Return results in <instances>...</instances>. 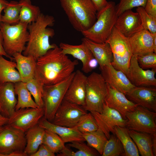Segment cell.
Masks as SVG:
<instances>
[{
	"instance_id": "b9f144b4",
	"label": "cell",
	"mask_w": 156,
	"mask_h": 156,
	"mask_svg": "<svg viewBox=\"0 0 156 156\" xmlns=\"http://www.w3.org/2000/svg\"><path fill=\"white\" fill-rule=\"evenodd\" d=\"M55 154L46 146L42 144L40 146L38 150L30 155V156H55Z\"/></svg>"
},
{
	"instance_id": "f35d334b",
	"label": "cell",
	"mask_w": 156,
	"mask_h": 156,
	"mask_svg": "<svg viewBox=\"0 0 156 156\" xmlns=\"http://www.w3.org/2000/svg\"><path fill=\"white\" fill-rule=\"evenodd\" d=\"M136 11L140 15L144 29L152 34L156 33V19L148 14L144 7H137Z\"/></svg>"
},
{
	"instance_id": "f907efd6",
	"label": "cell",
	"mask_w": 156,
	"mask_h": 156,
	"mask_svg": "<svg viewBox=\"0 0 156 156\" xmlns=\"http://www.w3.org/2000/svg\"><path fill=\"white\" fill-rule=\"evenodd\" d=\"M154 53H156V33L153 34Z\"/></svg>"
},
{
	"instance_id": "681fc988",
	"label": "cell",
	"mask_w": 156,
	"mask_h": 156,
	"mask_svg": "<svg viewBox=\"0 0 156 156\" xmlns=\"http://www.w3.org/2000/svg\"><path fill=\"white\" fill-rule=\"evenodd\" d=\"M9 118L2 115L0 112V127L3 126L7 124Z\"/></svg>"
},
{
	"instance_id": "8992f818",
	"label": "cell",
	"mask_w": 156,
	"mask_h": 156,
	"mask_svg": "<svg viewBox=\"0 0 156 156\" xmlns=\"http://www.w3.org/2000/svg\"><path fill=\"white\" fill-rule=\"evenodd\" d=\"M28 24L19 22L11 25L3 23L0 24V30L3 38V47L9 56L22 53L25 50L29 38Z\"/></svg>"
},
{
	"instance_id": "8d00e7d4",
	"label": "cell",
	"mask_w": 156,
	"mask_h": 156,
	"mask_svg": "<svg viewBox=\"0 0 156 156\" xmlns=\"http://www.w3.org/2000/svg\"><path fill=\"white\" fill-rule=\"evenodd\" d=\"M34 98V101L39 108L43 107V86L35 78L24 83Z\"/></svg>"
},
{
	"instance_id": "c3c4849f",
	"label": "cell",
	"mask_w": 156,
	"mask_h": 156,
	"mask_svg": "<svg viewBox=\"0 0 156 156\" xmlns=\"http://www.w3.org/2000/svg\"><path fill=\"white\" fill-rule=\"evenodd\" d=\"M152 134V149L154 156L156 155V133Z\"/></svg>"
},
{
	"instance_id": "83f0119b",
	"label": "cell",
	"mask_w": 156,
	"mask_h": 156,
	"mask_svg": "<svg viewBox=\"0 0 156 156\" xmlns=\"http://www.w3.org/2000/svg\"><path fill=\"white\" fill-rule=\"evenodd\" d=\"M16 63L5 59L0 55V83L21 81L20 75L16 69Z\"/></svg>"
},
{
	"instance_id": "1f68e13d",
	"label": "cell",
	"mask_w": 156,
	"mask_h": 156,
	"mask_svg": "<svg viewBox=\"0 0 156 156\" xmlns=\"http://www.w3.org/2000/svg\"><path fill=\"white\" fill-rule=\"evenodd\" d=\"M19 22L29 24L36 21L41 13L39 8L31 4L30 0H21Z\"/></svg>"
},
{
	"instance_id": "4fadbf2b",
	"label": "cell",
	"mask_w": 156,
	"mask_h": 156,
	"mask_svg": "<svg viewBox=\"0 0 156 156\" xmlns=\"http://www.w3.org/2000/svg\"><path fill=\"white\" fill-rule=\"evenodd\" d=\"M90 112L94 117L99 128L102 131L108 139L110 137V133L114 134L115 126L126 127L127 119L123 118L118 111L109 107L105 103L101 112Z\"/></svg>"
},
{
	"instance_id": "e575fe53",
	"label": "cell",
	"mask_w": 156,
	"mask_h": 156,
	"mask_svg": "<svg viewBox=\"0 0 156 156\" xmlns=\"http://www.w3.org/2000/svg\"><path fill=\"white\" fill-rule=\"evenodd\" d=\"M65 143L55 133L45 129L42 144L54 153H59L65 147Z\"/></svg>"
},
{
	"instance_id": "f546056e",
	"label": "cell",
	"mask_w": 156,
	"mask_h": 156,
	"mask_svg": "<svg viewBox=\"0 0 156 156\" xmlns=\"http://www.w3.org/2000/svg\"><path fill=\"white\" fill-rule=\"evenodd\" d=\"M14 86L15 94L18 96L15 110L27 107L39 108L32 99L31 95L24 83L22 81L16 82L14 83Z\"/></svg>"
},
{
	"instance_id": "7a4b0ae2",
	"label": "cell",
	"mask_w": 156,
	"mask_h": 156,
	"mask_svg": "<svg viewBox=\"0 0 156 156\" xmlns=\"http://www.w3.org/2000/svg\"><path fill=\"white\" fill-rule=\"evenodd\" d=\"M55 20L52 16L41 13L37 20L27 26L29 38L22 54L32 56L36 60L49 50L57 46L50 44V38L55 35V31L48 26L53 25Z\"/></svg>"
},
{
	"instance_id": "d4e9b609",
	"label": "cell",
	"mask_w": 156,
	"mask_h": 156,
	"mask_svg": "<svg viewBox=\"0 0 156 156\" xmlns=\"http://www.w3.org/2000/svg\"><path fill=\"white\" fill-rule=\"evenodd\" d=\"M16 63L21 81L25 83L35 77L36 60L32 56H25L17 53L12 56Z\"/></svg>"
},
{
	"instance_id": "7402d4cb",
	"label": "cell",
	"mask_w": 156,
	"mask_h": 156,
	"mask_svg": "<svg viewBox=\"0 0 156 156\" xmlns=\"http://www.w3.org/2000/svg\"><path fill=\"white\" fill-rule=\"evenodd\" d=\"M38 124L45 129L51 131L57 134L64 142L85 141L82 133L74 127H66L54 124L48 121L43 116Z\"/></svg>"
},
{
	"instance_id": "d590c367",
	"label": "cell",
	"mask_w": 156,
	"mask_h": 156,
	"mask_svg": "<svg viewBox=\"0 0 156 156\" xmlns=\"http://www.w3.org/2000/svg\"><path fill=\"white\" fill-rule=\"evenodd\" d=\"M124 153L120 141L115 135L112 134L106 142L101 156H123Z\"/></svg>"
},
{
	"instance_id": "d6a6232c",
	"label": "cell",
	"mask_w": 156,
	"mask_h": 156,
	"mask_svg": "<svg viewBox=\"0 0 156 156\" xmlns=\"http://www.w3.org/2000/svg\"><path fill=\"white\" fill-rule=\"evenodd\" d=\"M82 133L88 145L102 155L105 144L108 140L102 131L99 128L96 131Z\"/></svg>"
},
{
	"instance_id": "6da1fadb",
	"label": "cell",
	"mask_w": 156,
	"mask_h": 156,
	"mask_svg": "<svg viewBox=\"0 0 156 156\" xmlns=\"http://www.w3.org/2000/svg\"><path fill=\"white\" fill-rule=\"evenodd\" d=\"M78 64L57 46L37 60L34 78L43 86L54 84L69 77Z\"/></svg>"
},
{
	"instance_id": "ba28073f",
	"label": "cell",
	"mask_w": 156,
	"mask_h": 156,
	"mask_svg": "<svg viewBox=\"0 0 156 156\" xmlns=\"http://www.w3.org/2000/svg\"><path fill=\"white\" fill-rule=\"evenodd\" d=\"M75 73H73L64 80L56 84L43 86L44 117L51 122L61 105Z\"/></svg>"
},
{
	"instance_id": "ee69618b",
	"label": "cell",
	"mask_w": 156,
	"mask_h": 156,
	"mask_svg": "<svg viewBox=\"0 0 156 156\" xmlns=\"http://www.w3.org/2000/svg\"><path fill=\"white\" fill-rule=\"evenodd\" d=\"M97 12L101 10L107 5L108 1L106 0H91Z\"/></svg>"
},
{
	"instance_id": "e0dca14e",
	"label": "cell",
	"mask_w": 156,
	"mask_h": 156,
	"mask_svg": "<svg viewBox=\"0 0 156 156\" xmlns=\"http://www.w3.org/2000/svg\"><path fill=\"white\" fill-rule=\"evenodd\" d=\"M114 27L128 38L144 29L139 14L131 10L125 11L118 17Z\"/></svg>"
},
{
	"instance_id": "5b68a950",
	"label": "cell",
	"mask_w": 156,
	"mask_h": 156,
	"mask_svg": "<svg viewBox=\"0 0 156 156\" xmlns=\"http://www.w3.org/2000/svg\"><path fill=\"white\" fill-rule=\"evenodd\" d=\"M106 42L109 44L113 55L111 64L128 77L131 60L133 55L129 38L114 26Z\"/></svg>"
},
{
	"instance_id": "9c48e42d",
	"label": "cell",
	"mask_w": 156,
	"mask_h": 156,
	"mask_svg": "<svg viewBox=\"0 0 156 156\" xmlns=\"http://www.w3.org/2000/svg\"><path fill=\"white\" fill-rule=\"evenodd\" d=\"M25 133L6 125L0 133V156H27Z\"/></svg>"
},
{
	"instance_id": "8fae6325",
	"label": "cell",
	"mask_w": 156,
	"mask_h": 156,
	"mask_svg": "<svg viewBox=\"0 0 156 156\" xmlns=\"http://www.w3.org/2000/svg\"><path fill=\"white\" fill-rule=\"evenodd\" d=\"M44 115L43 107L21 108L15 110L7 125L25 133L38 124Z\"/></svg>"
},
{
	"instance_id": "ac0fdd59",
	"label": "cell",
	"mask_w": 156,
	"mask_h": 156,
	"mask_svg": "<svg viewBox=\"0 0 156 156\" xmlns=\"http://www.w3.org/2000/svg\"><path fill=\"white\" fill-rule=\"evenodd\" d=\"M138 105L156 112V89L155 87H135L126 95Z\"/></svg>"
},
{
	"instance_id": "5bb4252c",
	"label": "cell",
	"mask_w": 156,
	"mask_h": 156,
	"mask_svg": "<svg viewBox=\"0 0 156 156\" xmlns=\"http://www.w3.org/2000/svg\"><path fill=\"white\" fill-rule=\"evenodd\" d=\"M101 74L106 83L111 88L125 95L135 86L122 72L115 69L111 63L100 68Z\"/></svg>"
},
{
	"instance_id": "7c38bea8",
	"label": "cell",
	"mask_w": 156,
	"mask_h": 156,
	"mask_svg": "<svg viewBox=\"0 0 156 156\" xmlns=\"http://www.w3.org/2000/svg\"><path fill=\"white\" fill-rule=\"evenodd\" d=\"M87 113L83 107L64 99L51 122L60 126L73 127L81 117Z\"/></svg>"
},
{
	"instance_id": "bcb514c9",
	"label": "cell",
	"mask_w": 156,
	"mask_h": 156,
	"mask_svg": "<svg viewBox=\"0 0 156 156\" xmlns=\"http://www.w3.org/2000/svg\"><path fill=\"white\" fill-rule=\"evenodd\" d=\"M98 64L97 60L94 57L91 59L89 64V67L91 71H92L95 69L97 66Z\"/></svg>"
},
{
	"instance_id": "60d3db41",
	"label": "cell",
	"mask_w": 156,
	"mask_h": 156,
	"mask_svg": "<svg viewBox=\"0 0 156 156\" xmlns=\"http://www.w3.org/2000/svg\"><path fill=\"white\" fill-rule=\"evenodd\" d=\"M139 66L144 69L156 70V54L154 52L137 56Z\"/></svg>"
},
{
	"instance_id": "836d02e7",
	"label": "cell",
	"mask_w": 156,
	"mask_h": 156,
	"mask_svg": "<svg viewBox=\"0 0 156 156\" xmlns=\"http://www.w3.org/2000/svg\"><path fill=\"white\" fill-rule=\"evenodd\" d=\"M21 6L19 1L9 2L3 10L4 14L1 16V23L11 25L19 23Z\"/></svg>"
},
{
	"instance_id": "44dd1931",
	"label": "cell",
	"mask_w": 156,
	"mask_h": 156,
	"mask_svg": "<svg viewBox=\"0 0 156 156\" xmlns=\"http://www.w3.org/2000/svg\"><path fill=\"white\" fill-rule=\"evenodd\" d=\"M14 86V83L10 82L0 83V112L8 118L14 112L17 101Z\"/></svg>"
},
{
	"instance_id": "277c9868",
	"label": "cell",
	"mask_w": 156,
	"mask_h": 156,
	"mask_svg": "<svg viewBox=\"0 0 156 156\" xmlns=\"http://www.w3.org/2000/svg\"><path fill=\"white\" fill-rule=\"evenodd\" d=\"M114 2L110 1L97 12L96 19L88 29L81 32L85 38L97 43L105 42L111 34L118 18Z\"/></svg>"
},
{
	"instance_id": "4dcf8cb0",
	"label": "cell",
	"mask_w": 156,
	"mask_h": 156,
	"mask_svg": "<svg viewBox=\"0 0 156 156\" xmlns=\"http://www.w3.org/2000/svg\"><path fill=\"white\" fill-rule=\"evenodd\" d=\"M67 145L77 149L76 152L66 148H64L58 154V156H96L99 153L93 148L83 143V142L73 141Z\"/></svg>"
},
{
	"instance_id": "30bf717a",
	"label": "cell",
	"mask_w": 156,
	"mask_h": 156,
	"mask_svg": "<svg viewBox=\"0 0 156 156\" xmlns=\"http://www.w3.org/2000/svg\"><path fill=\"white\" fill-rule=\"evenodd\" d=\"M126 127L129 129L151 134L156 133V112L138 105L133 111L127 112Z\"/></svg>"
},
{
	"instance_id": "52a82bcc",
	"label": "cell",
	"mask_w": 156,
	"mask_h": 156,
	"mask_svg": "<svg viewBox=\"0 0 156 156\" xmlns=\"http://www.w3.org/2000/svg\"><path fill=\"white\" fill-rule=\"evenodd\" d=\"M107 93V85L101 74L93 72L87 77L83 107L90 112H101Z\"/></svg>"
},
{
	"instance_id": "9a60e30c",
	"label": "cell",
	"mask_w": 156,
	"mask_h": 156,
	"mask_svg": "<svg viewBox=\"0 0 156 156\" xmlns=\"http://www.w3.org/2000/svg\"><path fill=\"white\" fill-rule=\"evenodd\" d=\"M156 70H146L139 66L137 56L133 55L131 60L128 78L135 87H155Z\"/></svg>"
},
{
	"instance_id": "74e56055",
	"label": "cell",
	"mask_w": 156,
	"mask_h": 156,
	"mask_svg": "<svg viewBox=\"0 0 156 156\" xmlns=\"http://www.w3.org/2000/svg\"><path fill=\"white\" fill-rule=\"evenodd\" d=\"M74 127L82 133L92 132L99 128L94 117L90 112L82 116Z\"/></svg>"
},
{
	"instance_id": "7dc6e473",
	"label": "cell",
	"mask_w": 156,
	"mask_h": 156,
	"mask_svg": "<svg viewBox=\"0 0 156 156\" xmlns=\"http://www.w3.org/2000/svg\"><path fill=\"white\" fill-rule=\"evenodd\" d=\"M8 2L6 0H0V24L1 23V19L2 16L1 14V12Z\"/></svg>"
},
{
	"instance_id": "ffe728a7",
	"label": "cell",
	"mask_w": 156,
	"mask_h": 156,
	"mask_svg": "<svg viewBox=\"0 0 156 156\" xmlns=\"http://www.w3.org/2000/svg\"><path fill=\"white\" fill-rule=\"evenodd\" d=\"M133 55L137 56L154 52L153 34L143 29L129 38Z\"/></svg>"
},
{
	"instance_id": "484cf974",
	"label": "cell",
	"mask_w": 156,
	"mask_h": 156,
	"mask_svg": "<svg viewBox=\"0 0 156 156\" xmlns=\"http://www.w3.org/2000/svg\"><path fill=\"white\" fill-rule=\"evenodd\" d=\"M45 131L38 124L25 132L26 145L24 151L28 156L36 152L42 144Z\"/></svg>"
},
{
	"instance_id": "4316f807",
	"label": "cell",
	"mask_w": 156,
	"mask_h": 156,
	"mask_svg": "<svg viewBox=\"0 0 156 156\" xmlns=\"http://www.w3.org/2000/svg\"><path fill=\"white\" fill-rule=\"evenodd\" d=\"M129 132L142 156H154L152 134L129 129Z\"/></svg>"
},
{
	"instance_id": "d6986e66",
	"label": "cell",
	"mask_w": 156,
	"mask_h": 156,
	"mask_svg": "<svg viewBox=\"0 0 156 156\" xmlns=\"http://www.w3.org/2000/svg\"><path fill=\"white\" fill-rule=\"evenodd\" d=\"M107 84V93L105 103L109 107L118 111L123 118L127 119L126 114L133 111L138 105L129 100L124 94Z\"/></svg>"
},
{
	"instance_id": "cb8c5ba5",
	"label": "cell",
	"mask_w": 156,
	"mask_h": 156,
	"mask_svg": "<svg viewBox=\"0 0 156 156\" xmlns=\"http://www.w3.org/2000/svg\"><path fill=\"white\" fill-rule=\"evenodd\" d=\"M83 42L97 60L100 68L108 65L112 62L113 55L109 44L105 42L97 43L92 41L85 38L82 39Z\"/></svg>"
},
{
	"instance_id": "816d5d0a",
	"label": "cell",
	"mask_w": 156,
	"mask_h": 156,
	"mask_svg": "<svg viewBox=\"0 0 156 156\" xmlns=\"http://www.w3.org/2000/svg\"><path fill=\"white\" fill-rule=\"evenodd\" d=\"M4 126L0 127V133L2 131L4 128Z\"/></svg>"
},
{
	"instance_id": "2e32d148",
	"label": "cell",
	"mask_w": 156,
	"mask_h": 156,
	"mask_svg": "<svg viewBox=\"0 0 156 156\" xmlns=\"http://www.w3.org/2000/svg\"><path fill=\"white\" fill-rule=\"evenodd\" d=\"M87 77L77 70L66 91L64 99L83 107L85 105Z\"/></svg>"
},
{
	"instance_id": "3957f363",
	"label": "cell",
	"mask_w": 156,
	"mask_h": 156,
	"mask_svg": "<svg viewBox=\"0 0 156 156\" xmlns=\"http://www.w3.org/2000/svg\"><path fill=\"white\" fill-rule=\"evenodd\" d=\"M73 27L78 31L90 28L96 19L97 11L91 0H60Z\"/></svg>"
},
{
	"instance_id": "603a6c76",
	"label": "cell",
	"mask_w": 156,
	"mask_h": 156,
	"mask_svg": "<svg viewBox=\"0 0 156 156\" xmlns=\"http://www.w3.org/2000/svg\"><path fill=\"white\" fill-rule=\"evenodd\" d=\"M59 47L64 54L71 55L81 61L82 64V70L84 73H88L91 71L89 68V64L90 61L94 57L83 42H82L81 44L77 45L61 42Z\"/></svg>"
},
{
	"instance_id": "ab89813d",
	"label": "cell",
	"mask_w": 156,
	"mask_h": 156,
	"mask_svg": "<svg viewBox=\"0 0 156 156\" xmlns=\"http://www.w3.org/2000/svg\"><path fill=\"white\" fill-rule=\"evenodd\" d=\"M146 0H120L116 5V14L118 16L126 10L135 7H145Z\"/></svg>"
},
{
	"instance_id": "f1b7e54d",
	"label": "cell",
	"mask_w": 156,
	"mask_h": 156,
	"mask_svg": "<svg viewBox=\"0 0 156 156\" xmlns=\"http://www.w3.org/2000/svg\"><path fill=\"white\" fill-rule=\"evenodd\" d=\"M129 130L126 127L116 126L114 128V134L122 145L124 150L123 156H139L138 149L129 135Z\"/></svg>"
},
{
	"instance_id": "7bdbcfd3",
	"label": "cell",
	"mask_w": 156,
	"mask_h": 156,
	"mask_svg": "<svg viewBox=\"0 0 156 156\" xmlns=\"http://www.w3.org/2000/svg\"><path fill=\"white\" fill-rule=\"evenodd\" d=\"M144 9L148 14L156 19V0H146Z\"/></svg>"
},
{
	"instance_id": "f6af8a7d",
	"label": "cell",
	"mask_w": 156,
	"mask_h": 156,
	"mask_svg": "<svg viewBox=\"0 0 156 156\" xmlns=\"http://www.w3.org/2000/svg\"><path fill=\"white\" fill-rule=\"evenodd\" d=\"M0 55L4 56L10 59L11 60H14L13 57H11L8 55L5 52L3 47V38L1 32L0 30Z\"/></svg>"
}]
</instances>
